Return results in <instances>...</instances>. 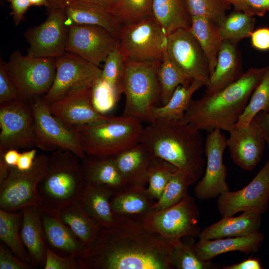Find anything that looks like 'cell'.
Here are the masks:
<instances>
[{"mask_svg": "<svg viewBox=\"0 0 269 269\" xmlns=\"http://www.w3.org/2000/svg\"><path fill=\"white\" fill-rule=\"evenodd\" d=\"M78 259L79 269H173V246L148 231L142 221L115 217Z\"/></svg>", "mask_w": 269, "mask_h": 269, "instance_id": "obj_1", "label": "cell"}, {"mask_svg": "<svg viewBox=\"0 0 269 269\" xmlns=\"http://www.w3.org/2000/svg\"><path fill=\"white\" fill-rule=\"evenodd\" d=\"M266 68H249L221 90L192 100L181 120L199 131L229 132L244 112Z\"/></svg>", "mask_w": 269, "mask_h": 269, "instance_id": "obj_2", "label": "cell"}, {"mask_svg": "<svg viewBox=\"0 0 269 269\" xmlns=\"http://www.w3.org/2000/svg\"><path fill=\"white\" fill-rule=\"evenodd\" d=\"M138 142L161 158L190 175L196 182L203 175V139L200 131L180 121L155 120L143 128Z\"/></svg>", "mask_w": 269, "mask_h": 269, "instance_id": "obj_3", "label": "cell"}, {"mask_svg": "<svg viewBox=\"0 0 269 269\" xmlns=\"http://www.w3.org/2000/svg\"><path fill=\"white\" fill-rule=\"evenodd\" d=\"M86 185L82 159L68 150L53 151L37 186L39 205L46 211L59 213L79 202Z\"/></svg>", "mask_w": 269, "mask_h": 269, "instance_id": "obj_4", "label": "cell"}, {"mask_svg": "<svg viewBox=\"0 0 269 269\" xmlns=\"http://www.w3.org/2000/svg\"><path fill=\"white\" fill-rule=\"evenodd\" d=\"M141 123L132 117L110 116L105 121L73 130L86 155L115 156L138 143Z\"/></svg>", "mask_w": 269, "mask_h": 269, "instance_id": "obj_5", "label": "cell"}, {"mask_svg": "<svg viewBox=\"0 0 269 269\" xmlns=\"http://www.w3.org/2000/svg\"><path fill=\"white\" fill-rule=\"evenodd\" d=\"M160 62L125 61L123 93L126 101L122 116L149 124L154 121L152 110L160 100L158 70Z\"/></svg>", "mask_w": 269, "mask_h": 269, "instance_id": "obj_6", "label": "cell"}, {"mask_svg": "<svg viewBox=\"0 0 269 269\" xmlns=\"http://www.w3.org/2000/svg\"><path fill=\"white\" fill-rule=\"evenodd\" d=\"M199 210L194 198L188 194L178 203L152 210L142 220L144 227L174 246L186 237H199Z\"/></svg>", "mask_w": 269, "mask_h": 269, "instance_id": "obj_7", "label": "cell"}, {"mask_svg": "<svg viewBox=\"0 0 269 269\" xmlns=\"http://www.w3.org/2000/svg\"><path fill=\"white\" fill-rule=\"evenodd\" d=\"M167 35L150 16L135 22L121 25L120 47L125 61H161L166 46Z\"/></svg>", "mask_w": 269, "mask_h": 269, "instance_id": "obj_8", "label": "cell"}, {"mask_svg": "<svg viewBox=\"0 0 269 269\" xmlns=\"http://www.w3.org/2000/svg\"><path fill=\"white\" fill-rule=\"evenodd\" d=\"M55 57H32L13 51L4 68L23 100L43 96L50 90L56 72Z\"/></svg>", "mask_w": 269, "mask_h": 269, "instance_id": "obj_9", "label": "cell"}, {"mask_svg": "<svg viewBox=\"0 0 269 269\" xmlns=\"http://www.w3.org/2000/svg\"><path fill=\"white\" fill-rule=\"evenodd\" d=\"M49 155L37 154L32 167L20 171L10 166L9 175L0 184V209L15 212L31 205L39 206L37 188L43 177Z\"/></svg>", "mask_w": 269, "mask_h": 269, "instance_id": "obj_10", "label": "cell"}, {"mask_svg": "<svg viewBox=\"0 0 269 269\" xmlns=\"http://www.w3.org/2000/svg\"><path fill=\"white\" fill-rule=\"evenodd\" d=\"M0 153L35 145L34 114L30 100L0 104Z\"/></svg>", "mask_w": 269, "mask_h": 269, "instance_id": "obj_11", "label": "cell"}, {"mask_svg": "<svg viewBox=\"0 0 269 269\" xmlns=\"http://www.w3.org/2000/svg\"><path fill=\"white\" fill-rule=\"evenodd\" d=\"M30 101L34 114L36 146L44 151L68 150L83 159L86 155L76 132L51 114L42 96H34Z\"/></svg>", "mask_w": 269, "mask_h": 269, "instance_id": "obj_12", "label": "cell"}, {"mask_svg": "<svg viewBox=\"0 0 269 269\" xmlns=\"http://www.w3.org/2000/svg\"><path fill=\"white\" fill-rule=\"evenodd\" d=\"M102 70L80 56L65 52L56 57V72L48 92L42 96L47 104L77 90L91 88L101 77Z\"/></svg>", "mask_w": 269, "mask_h": 269, "instance_id": "obj_13", "label": "cell"}, {"mask_svg": "<svg viewBox=\"0 0 269 269\" xmlns=\"http://www.w3.org/2000/svg\"><path fill=\"white\" fill-rule=\"evenodd\" d=\"M69 25L64 8L49 10L46 20L24 33L29 44L27 55L56 58L66 52Z\"/></svg>", "mask_w": 269, "mask_h": 269, "instance_id": "obj_14", "label": "cell"}, {"mask_svg": "<svg viewBox=\"0 0 269 269\" xmlns=\"http://www.w3.org/2000/svg\"><path fill=\"white\" fill-rule=\"evenodd\" d=\"M166 50L172 62L190 81L197 79L206 87L210 72L206 57L190 28H179L167 37Z\"/></svg>", "mask_w": 269, "mask_h": 269, "instance_id": "obj_15", "label": "cell"}, {"mask_svg": "<svg viewBox=\"0 0 269 269\" xmlns=\"http://www.w3.org/2000/svg\"><path fill=\"white\" fill-rule=\"evenodd\" d=\"M226 140L219 129L209 132L206 136L204 152L207 161L204 173L194 188L195 196L199 200L212 199L229 191L226 181L227 168L223 162Z\"/></svg>", "mask_w": 269, "mask_h": 269, "instance_id": "obj_16", "label": "cell"}, {"mask_svg": "<svg viewBox=\"0 0 269 269\" xmlns=\"http://www.w3.org/2000/svg\"><path fill=\"white\" fill-rule=\"evenodd\" d=\"M269 201V160L253 180L245 187L236 191L221 194L217 201L220 214L232 216L240 212L265 213Z\"/></svg>", "mask_w": 269, "mask_h": 269, "instance_id": "obj_17", "label": "cell"}, {"mask_svg": "<svg viewBox=\"0 0 269 269\" xmlns=\"http://www.w3.org/2000/svg\"><path fill=\"white\" fill-rule=\"evenodd\" d=\"M119 39L105 28L94 25H69L66 51L99 67Z\"/></svg>", "mask_w": 269, "mask_h": 269, "instance_id": "obj_18", "label": "cell"}, {"mask_svg": "<svg viewBox=\"0 0 269 269\" xmlns=\"http://www.w3.org/2000/svg\"><path fill=\"white\" fill-rule=\"evenodd\" d=\"M91 88L72 92L48 104L50 112L63 125L72 130L108 120L110 116L102 115L94 108Z\"/></svg>", "mask_w": 269, "mask_h": 269, "instance_id": "obj_19", "label": "cell"}, {"mask_svg": "<svg viewBox=\"0 0 269 269\" xmlns=\"http://www.w3.org/2000/svg\"><path fill=\"white\" fill-rule=\"evenodd\" d=\"M227 139V147L233 162L245 171H252L261 161L267 144L265 134L253 120L246 127L233 129Z\"/></svg>", "mask_w": 269, "mask_h": 269, "instance_id": "obj_20", "label": "cell"}, {"mask_svg": "<svg viewBox=\"0 0 269 269\" xmlns=\"http://www.w3.org/2000/svg\"><path fill=\"white\" fill-rule=\"evenodd\" d=\"M41 209L46 246L57 254L79 259L86 248L78 237L60 220L59 213Z\"/></svg>", "mask_w": 269, "mask_h": 269, "instance_id": "obj_21", "label": "cell"}, {"mask_svg": "<svg viewBox=\"0 0 269 269\" xmlns=\"http://www.w3.org/2000/svg\"><path fill=\"white\" fill-rule=\"evenodd\" d=\"M154 157L151 150L140 142L115 156L126 188L145 187L148 170Z\"/></svg>", "mask_w": 269, "mask_h": 269, "instance_id": "obj_22", "label": "cell"}, {"mask_svg": "<svg viewBox=\"0 0 269 269\" xmlns=\"http://www.w3.org/2000/svg\"><path fill=\"white\" fill-rule=\"evenodd\" d=\"M20 234L22 242L28 252L32 264L44 268L46 244L39 206L31 205L22 209Z\"/></svg>", "mask_w": 269, "mask_h": 269, "instance_id": "obj_23", "label": "cell"}, {"mask_svg": "<svg viewBox=\"0 0 269 269\" xmlns=\"http://www.w3.org/2000/svg\"><path fill=\"white\" fill-rule=\"evenodd\" d=\"M82 166L86 184L104 187L114 194L126 188L115 156L86 155Z\"/></svg>", "mask_w": 269, "mask_h": 269, "instance_id": "obj_24", "label": "cell"}, {"mask_svg": "<svg viewBox=\"0 0 269 269\" xmlns=\"http://www.w3.org/2000/svg\"><path fill=\"white\" fill-rule=\"evenodd\" d=\"M64 10L69 25L100 26L119 38L121 23L115 15L103 7L86 0H71Z\"/></svg>", "mask_w": 269, "mask_h": 269, "instance_id": "obj_25", "label": "cell"}, {"mask_svg": "<svg viewBox=\"0 0 269 269\" xmlns=\"http://www.w3.org/2000/svg\"><path fill=\"white\" fill-rule=\"evenodd\" d=\"M243 73L237 43L223 40L215 68L206 87L205 94H211L221 90L236 81Z\"/></svg>", "mask_w": 269, "mask_h": 269, "instance_id": "obj_26", "label": "cell"}, {"mask_svg": "<svg viewBox=\"0 0 269 269\" xmlns=\"http://www.w3.org/2000/svg\"><path fill=\"white\" fill-rule=\"evenodd\" d=\"M264 239L259 231L250 235L213 240L199 239L195 243L194 250L204 261H211L214 257L230 252L239 251L249 254L257 252Z\"/></svg>", "mask_w": 269, "mask_h": 269, "instance_id": "obj_27", "label": "cell"}, {"mask_svg": "<svg viewBox=\"0 0 269 269\" xmlns=\"http://www.w3.org/2000/svg\"><path fill=\"white\" fill-rule=\"evenodd\" d=\"M155 202L146 187L126 188L114 194L110 200L114 217L140 221L153 210Z\"/></svg>", "mask_w": 269, "mask_h": 269, "instance_id": "obj_28", "label": "cell"}, {"mask_svg": "<svg viewBox=\"0 0 269 269\" xmlns=\"http://www.w3.org/2000/svg\"><path fill=\"white\" fill-rule=\"evenodd\" d=\"M261 215L244 212L238 216L223 217L220 221L205 228L199 235V239L213 240L250 235L259 231Z\"/></svg>", "mask_w": 269, "mask_h": 269, "instance_id": "obj_29", "label": "cell"}, {"mask_svg": "<svg viewBox=\"0 0 269 269\" xmlns=\"http://www.w3.org/2000/svg\"><path fill=\"white\" fill-rule=\"evenodd\" d=\"M113 195L104 187L86 184L79 203L100 227H108L115 221L110 203Z\"/></svg>", "mask_w": 269, "mask_h": 269, "instance_id": "obj_30", "label": "cell"}, {"mask_svg": "<svg viewBox=\"0 0 269 269\" xmlns=\"http://www.w3.org/2000/svg\"><path fill=\"white\" fill-rule=\"evenodd\" d=\"M152 13L167 36L178 29L191 27L185 0H153Z\"/></svg>", "mask_w": 269, "mask_h": 269, "instance_id": "obj_31", "label": "cell"}, {"mask_svg": "<svg viewBox=\"0 0 269 269\" xmlns=\"http://www.w3.org/2000/svg\"><path fill=\"white\" fill-rule=\"evenodd\" d=\"M203 86H204L203 83L197 79L186 85L178 86L165 105L154 107L152 110L154 120H181L192 101L194 93Z\"/></svg>", "mask_w": 269, "mask_h": 269, "instance_id": "obj_32", "label": "cell"}, {"mask_svg": "<svg viewBox=\"0 0 269 269\" xmlns=\"http://www.w3.org/2000/svg\"><path fill=\"white\" fill-rule=\"evenodd\" d=\"M190 29L206 57L210 76L215 68L218 52L223 41L218 26L207 18L191 17Z\"/></svg>", "mask_w": 269, "mask_h": 269, "instance_id": "obj_33", "label": "cell"}, {"mask_svg": "<svg viewBox=\"0 0 269 269\" xmlns=\"http://www.w3.org/2000/svg\"><path fill=\"white\" fill-rule=\"evenodd\" d=\"M59 216L61 221L83 243L87 251L97 238L101 228L99 224L84 211L79 202L61 210Z\"/></svg>", "mask_w": 269, "mask_h": 269, "instance_id": "obj_34", "label": "cell"}, {"mask_svg": "<svg viewBox=\"0 0 269 269\" xmlns=\"http://www.w3.org/2000/svg\"><path fill=\"white\" fill-rule=\"evenodd\" d=\"M22 218V210L10 212L0 209V240L18 259L33 266L20 237Z\"/></svg>", "mask_w": 269, "mask_h": 269, "instance_id": "obj_35", "label": "cell"}, {"mask_svg": "<svg viewBox=\"0 0 269 269\" xmlns=\"http://www.w3.org/2000/svg\"><path fill=\"white\" fill-rule=\"evenodd\" d=\"M194 237H186L173 246L170 261L173 269H214L218 266L212 261L201 260L194 250Z\"/></svg>", "mask_w": 269, "mask_h": 269, "instance_id": "obj_36", "label": "cell"}, {"mask_svg": "<svg viewBox=\"0 0 269 269\" xmlns=\"http://www.w3.org/2000/svg\"><path fill=\"white\" fill-rule=\"evenodd\" d=\"M158 79L160 100L162 105L168 102L178 86L186 85L192 81L171 60L167 52L166 46L158 68Z\"/></svg>", "mask_w": 269, "mask_h": 269, "instance_id": "obj_37", "label": "cell"}, {"mask_svg": "<svg viewBox=\"0 0 269 269\" xmlns=\"http://www.w3.org/2000/svg\"><path fill=\"white\" fill-rule=\"evenodd\" d=\"M196 181L187 172L177 169L172 173L153 210H159L174 205L187 196L190 185Z\"/></svg>", "mask_w": 269, "mask_h": 269, "instance_id": "obj_38", "label": "cell"}, {"mask_svg": "<svg viewBox=\"0 0 269 269\" xmlns=\"http://www.w3.org/2000/svg\"><path fill=\"white\" fill-rule=\"evenodd\" d=\"M255 24L254 16L234 10L226 16L218 28L223 40L238 43L241 40L250 37Z\"/></svg>", "mask_w": 269, "mask_h": 269, "instance_id": "obj_39", "label": "cell"}, {"mask_svg": "<svg viewBox=\"0 0 269 269\" xmlns=\"http://www.w3.org/2000/svg\"><path fill=\"white\" fill-rule=\"evenodd\" d=\"M269 113V66L253 91L247 105L234 126V128L247 127L260 112Z\"/></svg>", "mask_w": 269, "mask_h": 269, "instance_id": "obj_40", "label": "cell"}, {"mask_svg": "<svg viewBox=\"0 0 269 269\" xmlns=\"http://www.w3.org/2000/svg\"><path fill=\"white\" fill-rule=\"evenodd\" d=\"M177 168L169 162L154 156L147 173L148 191L156 201L161 196L173 172Z\"/></svg>", "mask_w": 269, "mask_h": 269, "instance_id": "obj_41", "label": "cell"}, {"mask_svg": "<svg viewBox=\"0 0 269 269\" xmlns=\"http://www.w3.org/2000/svg\"><path fill=\"white\" fill-rule=\"evenodd\" d=\"M125 72V61L118 41L104 61L101 78L121 95L123 93Z\"/></svg>", "mask_w": 269, "mask_h": 269, "instance_id": "obj_42", "label": "cell"}, {"mask_svg": "<svg viewBox=\"0 0 269 269\" xmlns=\"http://www.w3.org/2000/svg\"><path fill=\"white\" fill-rule=\"evenodd\" d=\"M191 17L207 18L218 26L225 19L230 6L223 0H185Z\"/></svg>", "mask_w": 269, "mask_h": 269, "instance_id": "obj_43", "label": "cell"}, {"mask_svg": "<svg viewBox=\"0 0 269 269\" xmlns=\"http://www.w3.org/2000/svg\"><path fill=\"white\" fill-rule=\"evenodd\" d=\"M120 94L101 77L95 82L91 88L92 103L96 110L106 115L115 107Z\"/></svg>", "mask_w": 269, "mask_h": 269, "instance_id": "obj_44", "label": "cell"}, {"mask_svg": "<svg viewBox=\"0 0 269 269\" xmlns=\"http://www.w3.org/2000/svg\"><path fill=\"white\" fill-rule=\"evenodd\" d=\"M152 2L153 0H121L117 18L124 24L152 16Z\"/></svg>", "mask_w": 269, "mask_h": 269, "instance_id": "obj_45", "label": "cell"}, {"mask_svg": "<svg viewBox=\"0 0 269 269\" xmlns=\"http://www.w3.org/2000/svg\"><path fill=\"white\" fill-rule=\"evenodd\" d=\"M4 61L0 60V104L23 100L14 83L4 68Z\"/></svg>", "mask_w": 269, "mask_h": 269, "instance_id": "obj_46", "label": "cell"}, {"mask_svg": "<svg viewBox=\"0 0 269 269\" xmlns=\"http://www.w3.org/2000/svg\"><path fill=\"white\" fill-rule=\"evenodd\" d=\"M44 269H79L77 258L59 255L46 246Z\"/></svg>", "mask_w": 269, "mask_h": 269, "instance_id": "obj_47", "label": "cell"}, {"mask_svg": "<svg viewBox=\"0 0 269 269\" xmlns=\"http://www.w3.org/2000/svg\"><path fill=\"white\" fill-rule=\"evenodd\" d=\"M33 267L18 259L3 243L0 244V269H30Z\"/></svg>", "mask_w": 269, "mask_h": 269, "instance_id": "obj_48", "label": "cell"}, {"mask_svg": "<svg viewBox=\"0 0 269 269\" xmlns=\"http://www.w3.org/2000/svg\"><path fill=\"white\" fill-rule=\"evenodd\" d=\"M252 46L260 51L269 50V27H264L254 30L251 36Z\"/></svg>", "mask_w": 269, "mask_h": 269, "instance_id": "obj_49", "label": "cell"}, {"mask_svg": "<svg viewBox=\"0 0 269 269\" xmlns=\"http://www.w3.org/2000/svg\"><path fill=\"white\" fill-rule=\"evenodd\" d=\"M241 11L253 16H263L269 11V0H247Z\"/></svg>", "mask_w": 269, "mask_h": 269, "instance_id": "obj_50", "label": "cell"}, {"mask_svg": "<svg viewBox=\"0 0 269 269\" xmlns=\"http://www.w3.org/2000/svg\"><path fill=\"white\" fill-rule=\"evenodd\" d=\"M10 3L13 22L18 25L22 20L25 13L31 6L29 0H6Z\"/></svg>", "mask_w": 269, "mask_h": 269, "instance_id": "obj_51", "label": "cell"}, {"mask_svg": "<svg viewBox=\"0 0 269 269\" xmlns=\"http://www.w3.org/2000/svg\"><path fill=\"white\" fill-rule=\"evenodd\" d=\"M37 155V149L34 148L20 153L16 167L20 171L28 170L33 166Z\"/></svg>", "mask_w": 269, "mask_h": 269, "instance_id": "obj_52", "label": "cell"}, {"mask_svg": "<svg viewBox=\"0 0 269 269\" xmlns=\"http://www.w3.org/2000/svg\"><path fill=\"white\" fill-rule=\"evenodd\" d=\"M223 269H262V266L258 259L249 258L239 263L224 266Z\"/></svg>", "mask_w": 269, "mask_h": 269, "instance_id": "obj_53", "label": "cell"}, {"mask_svg": "<svg viewBox=\"0 0 269 269\" xmlns=\"http://www.w3.org/2000/svg\"><path fill=\"white\" fill-rule=\"evenodd\" d=\"M98 4L117 15L121 0H86ZM117 17V16H116Z\"/></svg>", "mask_w": 269, "mask_h": 269, "instance_id": "obj_54", "label": "cell"}, {"mask_svg": "<svg viewBox=\"0 0 269 269\" xmlns=\"http://www.w3.org/2000/svg\"><path fill=\"white\" fill-rule=\"evenodd\" d=\"M20 153L17 149H9L3 153H0L8 165L15 167L17 165Z\"/></svg>", "mask_w": 269, "mask_h": 269, "instance_id": "obj_55", "label": "cell"}, {"mask_svg": "<svg viewBox=\"0 0 269 269\" xmlns=\"http://www.w3.org/2000/svg\"><path fill=\"white\" fill-rule=\"evenodd\" d=\"M254 120L260 125L265 135L269 136V113L261 112L255 117Z\"/></svg>", "mask_w": 269, "mask_h": 269, "instance_id": "obj_56", "label": "cell"}, {"mask_svg": "<svg viewBox=\"0 0 269 269\" xmlns=\"http://www.w3.org/2000/svg\"><path fill=\"white\" fill-rule=\"evenodd\" d=\"M10 166L4 161L3 156L0 154V184L7 178L10 172Z\"/></svg>", "mask_w": 269, "mask_h": 269, "instance_id": "obj_57", "label": "cell"}, {"mask_svg": "<svg viewBox=\"0 0 269 269\" xmlns=\"http://www.w3.org/2000/svg\"><path fill=\"white\" fill-rule=\"evenodd\" d=\"M49 2V6L48 11L56 8H64L65 6L71 0H48Z\"/></svg>", "mask_w": 269, "mask_h": 269, "instance_id": "obj_58", "label": "cell"}, {"mask_svg": "<svg viewBox=\"0 0 269 269\" xmlns=\"http://www.w3.org/2000/svg\"><path fill=\"white\" fill-rule=\"evenodd\" d=\"M227 5L233 6L235 10L241 11L247 0H223Z\"/></svg>", "mask_w": 269, "mask_h": 269, "instance_id": "obj_59", "label": "cell"}, {"mask_svg": "<svg viewBox=\"0 0 269 269\" xmlns=\"http://www.w3.org/2000/svg\"><path fill=\"white\" fill-rule=\"evenodd\" d=\"M30 4L34 6H44L49 7V2L48 0H29Z\"/></svg>", "mask_w": 269, "mask_h": 269, "instance_id": "obj_60", "label": "cell"}]
</instances>
